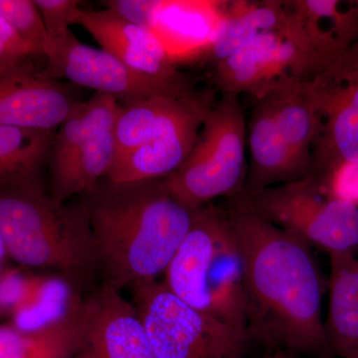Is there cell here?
Instances as JSON below:
<instances>
[{
	"mask_svg": "<svg viewBox=\"0 0 358 358\" xmlns=\"http://www.w3.org/2000/svg\"><path fill=\"white\" fill-rule=\"evenodd\" d=\"M289 25L286 1H227L225 18L203 59L215 65L259 35L282 31Z\"/></svg>",
	"mask_w": 358,
	"mask_h": 358,
	"instance_id": "7402d4cb",
	"label": "cell"
},
{
	"mask_svg": "<svg viewBox=\"0 0 358 358\" xmlns=\"http://www.w3.org/2000/svg\"><path fill=\"white\" fill-rule=\"evenodd\" d=\"M176 99L155 96L122 105L115 124V162L143 145L160 115Z\"/></svg>",
	"mask_w": 358,
	"mask_h": 358,
	"instance_id": "cb8c5ba5",
	"label": "cell"
},
{
	"mask_svg": "<svg viewBox=\"0 0 358 358\" xmlns=\"http://www.w3.org/2000/svg\"><path fill=\"white\" fill-rule=\"evenodd\" d=\"M227 211L243 262L251 341L275 352L334 357L322 317L324 279L310 245L253 214Z\"/></svg>",
	"mask_w": 358,
	"mask_h": 358,
	"instance_id": "6da1fadb",
	"label": "cell"
},
{
	"mask_svg": "<svg viewBox=\"0 0 358 358\" xmlns=\"http://www.w3.org/2000/svg\"><path fill=\"white\" fill-rule=\"evenodd\" d=\"M247 119L239 96L223 94L183 164L164 178L181 203L197 210L242 190L246 178Z\"/></svg>",
	"mask_w": 358,
	"mask_h": 358,
	"instance_id": "5b68a950",
	"label": "cell"
},
{
	"mask_svg": "<svg viewBox=\"0 0 358 358\" xmlns=\"http://www.w3.org/2000/svg\"><path fill=\"white\" fill-rule=\"evenodd\" d=\"M73 24L81 25L101 45V49L145 76L167 83L194 86L178 70L159 40L150 30L133 24L103 9L78 8Z\"/></svg>",
	"mask_w": 358,
	"mask_h": 358,
	"instance_id": "4fadbf2b",
	"label": "cell"
},
{
	"mask_svg": "<svg viewBox=\"0 0 358 358\" xmlns=\"http://www.w3.org/2000/svg\"><path fill=\"white\" fill-rule=\"evenodd\" d=\"M88 128L69 166L50 183V196L60 203L88 192L107 178L115 157V124L122 105L114 96L95 93L88 100Z\"/></svg>",
	"mask_w": 358,
	"mask_h": 358,
	"instance_id": "9a60e30c",
	"label": "cell"
},
{
	"mask_svg": "<svg viewBox=\"0 0 358 358\" xmlns=\"http://www.w3.org/2000/svg\"><path fill=\"white\" fill-rule=\"evenodd\" d=\"M38 7L47 33V54L55 48L71 32L74 14L81 2L78 0H34Z\"/></svg>",
	"mask_w": 358,
	"mask_h": 358,
	"instance_id": "4316f807",
	"label": "cell"
},
{
	"mask_svg": "<svg viewBox=\"0 0 358 358\" xmlns=\"http://www.w3.org/2000/svg\"><path fill=\"white\" fill-rule=\"evenodd\" d=\"M87 324L74 358H157L133 303L102 286L85 301Z\"/></svg>",
	"mask_w": 358,
	"mask_h": 358,
	"instance_id": "5bb4252c",
	"label": "cell"
},
{
	"mask_svg": "<svg viewBox=\"0 0 358 358\" xmlns=\"http://www.w3.org/2000/svg\"><path fill=\"white\" fill-rule=\"evenodd\" d=\"M45 59V78L68 80L114 96L121 105L155 96L185 98L197 92L194 86L167 83L141 74L103 49L82 43L72 31Z\"/></svg>",
	"mask_w": 358,
	"mask_h": 358,
	"instance_id": "9c48e42d",
	"label": "cell"
},
{
	"mask_svg": "<svg viewBox=\"0 0 358 358\" xmlns=\"http://www.w3.org/2000/svg\"><path fill=\"white\" fill-rule=\"evenodd\" d=\"M289 152L306 178L312 176L313 117L307 81L289 80L265 94Z\"/></svg>",
	"mask_w": 358,
	"mask_h": 358,
	"instance_id": "603a6c76",
	"label": "cell"
},
{
	"mask_svg": "<svg viewBox=\"0 0 358 358\" xmlns=\"http://www.w3.org/2000/svg\"><path fill=\"white\" fill-rule=\"evenodd\" d=\"M86 303L35 331L0 327V358H74L83 341Z\"/></svg>",
	"mask_w": 358,
	"mask_h": 358,
	"instance_id": "ffe728a7",
	"label": "cell"
},
{
	"mask_svg": "<svg viewBox=\"0 0 358 358\" xmlns=\"http://www.w3.org/2000/svg\"><path fill=\"white\" fill-rule=\"evenodd\" d=\"M227 1L157 0L150 31L174 65L203 59L226 16Z\"/></svg>",
	"mask_w": 358,
	"mask_h": 358,
	"instance_id": "2e32d148",
	"label": "cell"
},
{
	"mask_svg": "<svg viewBox=\"0 0 358 358\" xmlns=\"http://www.w3.org/2000/svg\"><path fill=\"white\" fill-rule=\"evenodd\" d=\"M229 209L253 214L327 253H358V209L320 192L313 176L228 197Z\"/></svg>",
	"mask_w": 358,
	"mask_h": 358,
	"instance_id": "8992f818",
	"label": "cell"
},
{
	"mask_svg": "<svg viewBox=\"0 0 358 358\" xmlns=\"http://www.w3.org/2000/svg\"><path fill=\"white\" fill-rule=\"evenodd\" d=\"M264 358H294L293 355H289V353L277 352H275L274 355H268V357H266Z\"/></svg>",
	"mask_w": 358,
	"mask_h": 358,
	"instance_id": "4dcf8cb0",
	"label": "cell"
},
{
	"mask_svg": "<svg viewBox=\"0 0 358 358\" xmlns=\"http://www.w3.org/2000/svg\"><path fill=\"white\" fill-rule=\"evenodd\" d=\"M133 305L157 358H243L251 339L247 331L195 310L164 282L131 287Z\"/></svg>",
	"mask_w": 358,
	"mask_h": 358,
	"instance_id": "52a82bcc",
	"label": "cell"
},
{
	"mask_svg": "<svg viewBox=\"0 0 358 358\" xmlns=\"http://www.w3.org/2000/svg\"><path fill=\"white\" fill-rule=\"evenodd\" d=\"M312 107V176L358 159V42L307 81Z\"/></svg>",
	"mask_w": 358,
	"mask_h": 358,
	"instance_id": "ba28073f",
	"label": "cell"
},
{
	"mask_svg": "<svg viewBox=\"0 0 358 358\" xmlns=\"http://www.w3.org/2000/svg\"><path fill=\"white\" fill-rule=\"evenodd\" d=\"M315 179L320 192L358 209V159L343 162Z\"/></svg>",
	"mask_w": 358,
	"mask_h": 358,
	"instance_id": "484cf974",
	"label": "cell"
},
{
	"mask_svg": "<svg viewBox=\"0 0 358 358\" xmlns=\"http://www.w3.org/2000/svg\"><path fill=\"white\" fill-rule=\"evenodd\" d=\"M55 134L0 124V190L44 188Z\"/></svg>",
	"mask_w": 358,
	"mask_h": 358,
	"instance_id": "44dd1931",
	"label": "cell"
},
{
	"mask_svg": "<svg viewBox=\"0 0 358 358\" xmlns=\"http://www.w3.org/2000/svg\"><path fill=\"white\" fill-rule=\"evenodd\" d=\"M39 282L18 271L4 270L0 274V315L17 312L31 299Z\"/></svg>",
	"mask_w": 358,
	"mask_h": 358,
	"instance_id": "83f0119b",
	"label": "cell"
},
{
	"mask_svg": "<svg viewBox=\"0 0 358 358\" xmlns=\"http://www.w3.org/2000/svg\"><path fill=\"white\" fill-rule=\"evenodd\" d=\"M247 145L250 164L242 192H260L306 178L289 152L265 96L256 100L247 122Z\"/></svg>",
	"mask_w": 358,
	"mask_h": 358,
	"instance_id": "ac0fdd59",
	"label": "cell"
},
{
	"mask_svg": "<svg viewBox=\"0 0 358 358\" xmlns=\"http://www.w3.org/2000/svg\"><path fill=\"white\" fill-rule=\"evenodd\" d=\"M329 306L324 329L329 348L341 358H358V259L329 254Z\"/></svg>",
	"mask_w": 358,
	"mask_h": 358,
	"instance_id": "d6986e66",
	"label": "cell"
},
{
	"mask_svg": "<svg viewBox=\"0 0 358 358\" xmlns=\"http://www.w3.org/2000/svg\"><path fill=\"white\" fill-rule=\"evenodd\" d=\"M38 54L0 16V70L32 63Z\"/></svg>",
	"mask_w": 358,
	"mask_h": 358,
	"instance_id": "f1b7e54d",
	"label": "cell"
},
{
	"mask_svg": "<svg viewBox=\"0 0 358 358\" xmlns=\"http://www.w3.org/2000/svg\"><path fill=\"white\" fill-rule=\"evenodd\" d=\"M212 91L176 99L143 141L113 164L107 178L117 182L164 178L183 164L215 105Z\"/></svg>",
	"mask_w": 358,
	"mask_h": 358,
	"instance_id": "8fae6325",
	"label": "cell"
},
{
	"mask_svg": "<svg viewBox=\"0 0 358 358\" xmlns=\"http://www.w3.org/2000/svg\"><path fill=\"white\" fill-rule=\"evenodd\" d=\"M0 16L40 57L45 58L48 42L46 29L33 0H0Z\"/></svg>",
	"mask_w": 358,
	"mask_h": 358,
	"instance_id": "d4e9b609",
	"label": "cell"
},
{
	"mask_svg": "<svg viewBox=\"0 0 358 358\" xmlns=\"http://www.w3.org/2000/svg\"><path fill=\"white\" fill-rule=\"evenodd\" d=\"M78 197L88 215L103 286L117 292L164 274L196 211L173 196L164 178H105Z\"/></svg>",
	"mask_w": 358,
	"mask_h": 358,
	"instance_id": "7a4b0ae2",
	"label": "cell"
},
{
	"mask_svg": "<svg viewBox=\"0 0 358 358\" xmlns=\"http://www.w3.org/2000/svg\"><path fill=\"white\" fill-rule=\"evenodd\" d=\"M7 256L8 254H7L6 244H4L3 238L0 233V274L4 271V264H6Z\"/></svg>",
	"mask_w": 358,
	"mask_h": 358,
	"instance_id": "f546056e",
	"label": "cell"
},
{
	"mask_svg": "<svg viewBox=\"0 0 358 358\" xmlns=\"http://www.w3.org/2000/svg\"><path fill=\"white\" fill-rule=\"evenodd\" d=\"M164 284L190 307L247 331L243 262L227 210L207 204L164 272Z\"/></svg>",
	"mask_w": 358,
	"mask_h": 358,
	"instance_id": "277c9868",
	"label": "cell"
},
{
	"mask_svg": "<svg viewBox=\"0 0 358 358\" xmlns=\"http://www.w3.org/2000/svg\"><path fill=\"white\" fill-rule=\"evenodd\" d=\"M81 101L33 63L0 70V124L57 131Z\"/></svg>",
	"mask_w": 358,
	"mask_h": 358,
	"instance_id": "7c38bea8",
	"label": "cell"
},
{
	"mask_svg": "<svg viewBox=\"0 0 358 358\" xmlns=\"http://www.w3.org/2000/svg\"><path fill=\"white\" fill-rule=\"evenodd\" d=\"M317 74L312 55L292 25L259 35L214 65V81L223 94H249L255 100L289 80L308 81Z\"/></svg>",
	"mask_w": 358,
	"mask_h": 358,
	"instance_id": "30bf717a",
	"label": "cell"
},
{
	"mask_svg": "<svg viewBox=\"0 0 358 358\" xmlns=\"http://www.w3.org/2000/svg\"><path fill=\"white\" fill-rule=\"evenodd\" d=\"M0 233L8 257L24 267L57 270L85 282L98 271L81 202L56 201L42 189L0 190Z\"/></svg>",
	"mask_w": 358,
	"mask_h": 358,
	"instance_id": "3957f363",
	"label": "cell"
},
{
	"mask_svg": "<svg viewBox=\"0 0 358 358\" xmlns=\"http://www.w3.org/2000/svg\"><path fill=\"white\" fill-rule=\"evenodd\" d=\"M286 6L319 73L357 43L358 0H294Z\"/></svg>",
	"mask_w": 358,
	"mask_h": 358,
	"instance_id": "e0dca14e",
	"label": "cell"
}]
</instances>
